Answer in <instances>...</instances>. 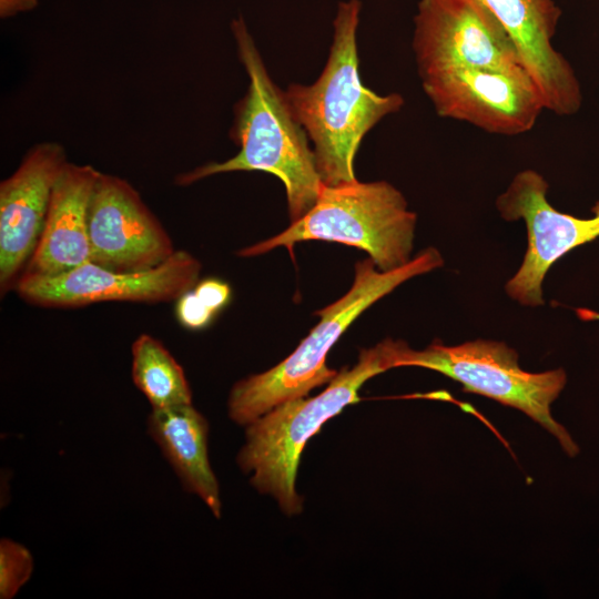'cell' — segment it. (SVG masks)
<instances>
[{"label": "cell", "instance_id": "30bf717a", "mask_svg": "<svg viewBox=\"0 0 599 599\" xmlns=\"http://www.w3.org/2000/svg\"><path fill=\"white\" fill-rule=\"evenodd\" d=\"M413 50L419 74L454 68L526 71L510 35L476 0H419Z\"/></svg>", "mask_w": 599, "mask_h": 599}, {"label": "cell", "instance_id": "3957f363", "mask_svg": "<svg viewBox=\"0 0 599 599\" xmlns=\"http://www.w3.org/2000/svg\"><path fill=\"white\" fill-rule=\"evenodd\" d=\"M443 265L440 253L432 246L392 271L376 270L370 257L357 262L349 291L315 313L319 322L288 357L234 384L227 399L230 418L246 426L277 405L304 397L315 387L329 383L337 372L326 365V357L347 327L398 285Z\"/></svg>", "mask_w": 599, "mask_h": 599}, {"label": "cell", "instance_id": "4fadbf2b", "mask_svg": "<svg viewBox=\"0 0 599 599\" xmlns=\"http://www.w3.org/2000/svg\"><path fill=\"white\" fill-rule=\"evenodd\" d=\"M501 23L541 95L545 109L571 115L582 102L569 61L554 47L561 10L555 0H476Z\"/></svg>", "mask_w": 599, "mask_h": 599}, {"label": "cell", "instance_id": "e0dca14e", "mask_svg": "<svg viewBox=\"0 0 599 599\" xmlns=\"http://www.w3.org/2000/svg\"><path fill=\"white\" fill-rule=\"evenodd\" d=\"M33 571L31 551L22 544L0 540V598L12 599L28 582Z\"/></svg>", "mask_w": 599, "mask_h": 599}, {"label": "cell", "instance_id": "277c9868", "mask_svg": "<svg viewBox=\"0 0 599 599\" xmlns=\"http://www.w3.org/2000/svg\"><path fill=\"white\" fill-rule=\"evenodd\" d=\"M400 341L386 338L362 349L352 368H343L315 397H298L282 403L246 425L245 443L236 463L262 494L274 497L288 516L302 511L295 479L302 451L326 420L346 406L359 402L363 384L396 367Z\"/></svg>", "mask_w": 599, "mask_h": 599}, {"label": "cell", "instance_id": "8fae6325", "mask_svg": "<svg viewBox=\"0 0 599 599\" xmlns=\"http://www.w3.org/2000/svg\"><path fill=\"white\" fill-rule=\"evenodd\" d=\"M91 262L115 272H141L165 262L173 242L126 180L100 173L89 209Z\"/></svg>", "mask_w": 599, "mask_h": 599}, {"label": "cell", "instance_id": "6da1fadb", "mask_svg": "<svg viewBox=\"0 0 599 599\" xmlns=\"http://www.w3.org/2000/svg\"><path fill=\"white\" fill-rule=\"evenodd\" d=\"M231 30L238 58L248 75L245 95L235 104L231 138L238 152L224 162H212L179 174L177 185H190L211 175L235 171H262L285 186L288 214L294 222L306 214L319 195L323 182L313 148L285 97L271 79L242 17Z\"/></svg>", "mask_w": 599, "mask_h": 599}, {"label": "cell", "instance_id": "8992f818", "mask_svg": "<svg viewBox=\"0 0 599 599\" xmlns=\"http://www.w3.org/2000/svg\"><path fill=\"white\" fill-rule=\"evenodd\" d=\"M419 366L436 370L476 393L525 413L548 430L571 457L579 453L567 429L556 422L550 406L567 383L561 368L542 373L521 369L518 354L502 342L476 339L455 346L434 342L423 351L403 341L396 367Z\"/></svg>", "mask_w": 599, "mask_h": 599}, {"label": "cell", "instance_id": "7c38bea8", "mask_svg": "<svg viewBox=\"0 0 599 599\" xmlns=\"http://www.w3.org/2000/svg\"><path fill=\"white\" fill-rule=\"evenodd\" d=\"M69 163L64 146L41 142L0 183V291L14 290L41 235L53 189Z\"/></svg>", "mask_w": 599, "mask_h": 599}, {"label": "cell", "instance_id": "7a4b0ae2", "mask_svg": "<svg viewBox=\"0 0 599 599\" xmlns=\"http://www.w3.org/2000/svg\"><path fill=\"white\" fill-rule=\"evenodd\" d=\"M361 9L359 0L339 2L329 55L319 78L309 85L292 83L284 91L313 144L325 185L356 181L354 159L363 138L404 104L400 94L380 95L362 82L356 44Z\"/></svg>", "mask_w": 599, "mask_h": 599}, {"label": "cell", "instance_id": "44dd1931", "mask_svg": "<svg viewBox=\"0 0 599 599\" xmlns=\"http://www.w3.org/2000/svg\"><path fill=\"white\" fill-rule=\"evenodd\" d=\"M576 314L582 321H598L599 319V312H595L589 308H577Z\"/></svg>", "mask_w": 599, "mask_h": 599}, {"label": "cell", "instance_id": "9c48e42d", "mask_svg": "<svg viewBox=\"0 0 599 599\" xmlns=\"http://www.w3.org/2000/svg\"><path fill=\"white\" fill-rule=\"evenodd\" d=\"M545 177L535 170L517 173L496 200L506 221L524 220L528 247L516 274L506 283V293L525 306L544 304L542 282L550 267L571 250L599 237V201L592 217L561 213L547 199Z\"/></svg>", "mask_w": 599, "mask_h": 599}, {"label": "cell", "instance_id": "5b68a950", "mask_svg": "<svg viewBox=\"0 0 599 599\" xmlns=\"http://www.w3.org/2000/svg\"><path fill=\"white\" fill-rule=\"evenodd\" d=\"M416 222L404 195L388 182L323 184L306 214L237 255L252 257L276 247L292 248L303 241H327L365 251L377 268L386 272L412 260Z\"/></svg>", "mask_w": 599, "mask_h": 599}, {"label": "cell", "instance_id": "9a60e30c", "mask_svg": "<svg viewBox=\"0 0 599 599\" xmlns=\"http://www.w3.org/2000/svg\"><path fill=\"white\" fill-rule=\"evenodd\" d=\"M146 433L160 448L182 488L196 495L212 514L221 517L217 479L209 459V424L192 404L152 409Z\"/></svg>", "mask_w": 599, "mask_h": 599}, {"label": "cell", "instance_id": "52a82bcc", "mask_svg": "<svg viewBox=\"0 0 599 599\" xmlns=\"http://www.w3.org/2000/svg\"><path fill=\"white\" fill-rule=\"evenodd\" d=\"M202 265L176 250L162 264L141 272H115L91 261L58 275L22 274L14 291L26 302L49 308L81 307L101 302L176 301L199 282Z\"/></svg>", "mask_w": 599, "mask_h": 599}, {"label": "cell", "instance_id": "5bb4252c", "mask_svg": "<svg viewBox=\"0 0 599 599\" xmlns=\"http://www.w3.org/2000/svg\"><path fill=\"white\" fill-rule=\"evenodd\" d=\"M100 173L90 164H67L22 274L58 275L91 261L89 209Z\"/></svg>", "mask_w": 599, "mask_h": 599}, {"label": "cell", "instance_id": "d6986e66", "mask_svg": "<svg viewBox=\"0 0 599 599\" xmlns=\"http://www.w3.org/2000/svg\"><path fill=\"white\" fill-rule=\"evenodd\" d=\"M193 291L200 301L215 314L229 304L232 294L230 285L217 278L201 280Z\"/></svg>", "mask_w": 599, "mask_h": 599}, {"label": "cell", "instance_id": "ba28073f", "mask_svg": "<svg viewBox=\"0 0 599 599\" xmlns=\"http://www.w3.org/2000/svg\"><path fill=\"white\" fill-rule=\"evenodd\" d=\"M436 113L487 133L515 136L532 130L545 105L525 70L454 68L419 74Z\"/></svg>", "mask_w": 599, "mask_h": 599}, {"label": "cell", "instance_id": "ffe728a7", "mask_svg": "<svg viewBox=\"0 0 599 599\" xmlns=\"http://www.w3.org/2000/svg\"><path fill=\"white\" fill-rule=\"evenodd\" d=\"M38 6V0H0V17L2 19L27 12Z\"/></svg>", "mask_w": 599, "mask_h": 599}, {"label": "cell", "instance_id": "ac0fdd59", "mask_svg": "<svg viewBox=\"0 0 599 599\" xmlns=\"http://www.w3.org/2000/svg\"><path fill=\"white\" fill-rule=\"evenodd\" d=\"M175 315L183 327L192 331L209 326L216 316L200 301L193 288L176 300Z\"/></svg>", "mask_w": 599, "mask_h": 599}, {"label": "cell", "instance_id": "2e32d148", "mask_svg": "<svg viewBox=\"0 0 599 599\" xmlns=\"http://www.w3.org/2000/svg\"><path fill=\"white\" fill-rule=\"evenodd\" d=\"M131 353L132 380L152 409L192 404L183 367L161 341L141 334L133 342Z\"/></svg>", "mask_w": 599, "mask_h": 599}]
</instances>
